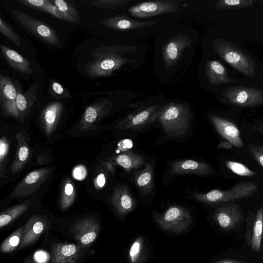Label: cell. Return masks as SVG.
I'll return each mask as SVG.
<instances>
[{
	"instance_id": "4fadbf2b",
	"label": "cell",
	"mask_w": 263,
	"mask_h": 263,
	"mask_svg": "<svg viewBox=\"0 0 263 263\" xmlns=\"http://www.w3.org/2000/svg\"><path fill=\"white\" fill-rule=\"evenodd\" d=\"M214 218L217 224L224 230H230L238 226L244 219L239 204L232 203L218 207Z\"/></svg>"
},
{
	"instance_id": "d590c367",
	"label": "cell",
	"mask_w": 263,
	"mask_h": 263,
	"mask_svg": "<svg viewBox=\"0 0 263 263\" xmlns=\"http://www.w3.org/2000/svg\"><path fill=\"white\" fill-rule=\"evenodd\" d=\"M226 165L233 173L239 176L252 177L256 175V172L240 162L228 161L226 162Z\"/></svg>"
},
{
	"instance_id": "5bb4252c",
	"label": "cell",
	"mask_w": 263,
	"mask_h": 263,
	"mask_svg": "<svg viewBox=\"0 0 263 263\" xmlns=\"http://www.w3.org/2000/svg\"><path fill=\"white\" fill-rule=\"evenodd\" d=\"M213 170L205 162L197 161L191 159H182L173 161L171 163L170 173L172 175H194L209 176Z\"/></svg>"
},
{
	"instance_id": "8d00e7d4",
	"label": "cell",
	"mask_w": 263,
	"mask_h": 263,
	"mask_svg": "<svg viewBox=\"0 0 263 263\" xmlns=\"http://www.w3.org/2000/svg\"><path fill=\"white\" fill-rule=\"evenodd\" d=\"M9 148L6 138L2 136L0 140V176L4 178L6 173V165Z\"/></svg>"
},
{
	"instance_id": "52a82bcc",
	"label": "cell",
	"mask_w": 263,
	"mask_h": 263,
	"mask_svg": "<svg viewBox=\"0 0 263 263\" xmlns=\"http://www.w3.org/2000/svg\"><path fill=\"white\" fill-rule=\"evenodd\" d=\"M51 168H44L28 174L10 195L11 199L24 198L35 192L48 178Z\"/></svg>"
},
{
	"instance_id": "b9f144b4",
	"label": "cell",
	"mask_w": 263,
	"mask_h": 263,
	"mask_svg": "<svg viewBox=\"0 0 263 263\" xmlns=\"http://www.w3.org/2000/svg\"><path fill=\"white\" fill-rule=\"evenodd\" d=\"M73 177L79 180L85 178L87 175V171L85 166L79 165L76 166L72 172Z\"/></svg>"
},
{
	"instance_id": "d6986e66",
	"label": "cell",
	"mask_w": 263,
	"mask_h": 263,
	"mask_svg": "<svg viewBox=\"0 0 263 263\" xmlns=\"http://www.w3.org/2000/svg\"><path fill=\"white\" fill-rule=\"evenodd\" d=\"M15 84L17 89L16 106L18 119L23 120L36 101L38 84H32L24 92H23L20 84H16V83Z\"/></svg>"
},
{
	"instance_id": "83f0119b",
	"label": "cell",
	"mask_w": 263,
	"mask_h": 263,
	"mask_svg": "<svg viewBox=\"0 0 263 263\" xmlns=\"http://www.w3.org/2000/svg\"><path fill=\"white\" fill-rule=\"evenodd\" d=\"M17 2L28 7L47 12L63 21L60 11L51 0H17Z\"/></svg>"
},
{
	"instance_id": "7c38bea8",
	"label": "cell",
	"mask_w": 263,
	"mask_h": 263,
	"mask_svg": "<svg viewBox=\"0 0 263 263\" xmlns=\"http://www.w3.org/2000/svg\"><path fill=\"white\" fill-rule=\"evenodd\" d=\"M161 108L157 105L148 106L132 117L121 120L117 126L122 129H141L158 119Z\"/></svg>"
},
{
	"instance_id": "f35d334b",
	"label": "cell",
	"mask_w": 263,
	"mask_h": 263,
	"mask_svg": "<svg viewBox=\"0 0 263 263\" xmlns=\"http://www.w3.org/2000/svg\"><path fill=\"white\" fill-rule=\"evenodd\" d=\"M0 31L17 46L21 45V40L17 33L2 17L0 18Z\"/></svg>"
},
{
	"instance_id": "ab89813d",
	"label": "cell",
	"mask_w": 263,
	"mask_h": 263,
	"mask_svg": "<svg viewBox=\"0 0 263 263\" xmlns=\"http://www.w3.org/2000/svg\"><path fill=\"white\" fill-rule=\"evenodd\" d=\"M50 94L58 99H63L70 97L69 91L57 81H53L50 85Z\"/></svg>"
},
{
	"instance_id": "e0dca14e",
	"label": "cell",
	"mask_w": 263,
	"mask_h": 263,
	"mask_svg": "<svg viewBox=\"0 0 263 263\" xmlns=\"http://www.w3.org/2000/svg\"><path fill=\"white\" fill-rule=\"evenodd\" d=\"M102 26L112 30L123 31L135 30L152 26L156 21H141L132 19L121 14L111 16L101 21Z\"/></svg>"
},
{
	"instance_id": "681fc988",
	"label": "cell",
	"mask_w": 263,
	"mask_h": 263,
	"mask_svg": "<svg viewBox=\"0 0 263 263\" xmlns=\"http://www.w3.org/2000/svg\"><path fill=\"white\" fill-rule=\"evenodd\" d=\"M262 226H263V213H262ZM262 241H263V233H262Z\"/></svg>"
},
{
	"instance_id": "5b68a950",
	"label": "cell",
	"mask_w": 263,
	"mask_h": 263,
	"mask_svg": "<svg viewBox=\"0 0 263 263\" xmlns=\"http://www.w3.org/2000/svg\"><path fill=\"white\" fill-rule=\"evenodd\" d=\"M11 11L13 17L20 24L37 38L51 46L61 45L59 36L50 26L22 11L12 9Z\"/></svg>"
},
{
	"instance_id": "60d3db41",
	"label": "cell",
	"mask_w": 263,
	"mask_h": 263,
	"mask_svg": "<svg viewBox=\"0 0 263 263\" xmlns=\"http://www.w3.org/2000/svg\"><path fill=\"white\" fill-rule=\"evenodd\" d=\"M248 149L254 160L263 168V146L249 143Z\"/></svg>"
},
{
	"instance_id": "cb8c5ba5",
	"label": "cell",
	"mask_w": 263,
	"mask_h": 263,
	"mask_svg": "<svg viewBox=\"0 0 263 263\" xmlns=\"http://www.w3.org/2000/svg\"><path fill=\"white\" fill-rule=\"evenodd\" d=\"M79 249L74 244L56 243L52 248V263H76L79 256Z\"/></svg>"
},
{
	"instance_id": "603a6c76",
	"label": "cell",
	"mask_w": 263,
	"mask_h": 263,
	"mask_svg": "<svg viewBox=\"0 0 263 263\" xmlns=\"http://www.w3.org/2000/svg\"><path fill=\"white\" fill-rule=\"evenodd\" d=\"M5 59L10 67L23 74L30 75L34 71L30 62L17 52L5 45H0Z\"/></svg>"
},
{
	"instance_id": "f546056e",
	"label": "cell",
	"mask_w": 263,
	"mask_h": 263,
	"mask_svg": "<svg viewBox=\"0 0 263 263\" xmlns=\"http://www.w3.org/2000/svg\"><path fill=\"white\" fill-rule=\"evenodd\" d=\"M58 8L62 16L63 21L70 23H78L80 15L76 8L69 2L64 0H51Z\"/></svg>"
},
{
	"instance_id": "ba28073f",
	"label": "cell",
	"mask_w": 263,
	"mask_h": 263,
	"mask_svg": "<svg viewBox=\"0 0 263 263\" xmlns=\"http://www.w3.org/2000/svg\"><path fill=\"white\" fill-rule=\"evenodd\" d=\"M178 7V2L176 1H150L130 7L128 9V12L136 17L146 18L163 13L175 12Z\"/></svg>"
},
{
	"instance_id": "ac0fdd59",
	"label": "cell",
	"mask_w": 263,
	"mask_h": 263,
	"mask_svg": "<svg viewBox=\"0 0 263 263\" xmlns=\"http://www.w3.org/2000/svg\"><path fill=\"white\" fill-rule=\"evenodd\" d=\"M109 200L120 215H124L131 211L136 205L134 197L125 185L116 186Z\"/></svg>"
},
{
	"instance_id": "484cf974",
	"label": "cell",
	"mask_w": 263,
	"mask_h": 263,
	"mask_svg": "<svg viewBox=\"0 0 263 263\" xmlns=\"http://www.w3.org/2000/svg\"><path fill=\"white\" fill-rule=\"evenodd\" d=\"M154 168L151 163L138 172L135 177L136 184L140 192L145 195L149 194L154 187Z\"/></svg>"
},
{
	"instance_id": "44dd1931",
	"label": "cell",
	"mask_w": 263,
	"mask_h": 263,
	"mask_svg": "<svg viewBox=\"0 0 263 263\" xmlns=\"http://www.w3.org/2000/svg\"><path fill=\"white\" fill-rule=\"evenodd\" d=\"M99 226L93 219L88 218L78 221L74 226V235L83 245H88L97 238Z\"/></svg>"
},
{
	"instance_id": "8992f818",
	"label": "cell",
	"mask_w": 263,
	"mask_h": 263,
	"mask_svg": "<svg viewBox=\"0 0 263 263\" xmlns=\"http://www.w3.org/2000/svg\"><path fill=\"white\" fill-rule=\"evenodd\" d=\"M222 97L228 103L241 107L263 105V89L246 86L226 88Z\"/></svg>"
},
{
	"instance_id": "74e56055",
	"label": "cell",
	"mask_w": 263,
	"mask_h": 263,
	"mask_svg": "<svg viewBox=\"0 0 263 263\" xmlns=\"http://www.w3.org/2000/svg\"><path fill=\"white\" fill-rule=\"evenodd\" d=\"M129 2L128 0H93L89 4L99 8L116 9L125 6Z\"/></svg>"
},
{
	"instance_id": "ffe728a7",
	"label": "cell",
	"mask_w": 263,
	"mask_h": 263,
	"mask_svg": "<svg viewBox=\"0 0 263 263\" xmlns=\"http://www.w3.org/2000/svg\"><path fill=\"white\" fill-rule=\"evenodd\" d=\"M16 139L17 141V147L14 159L11 165V171L13 174L18 173L24 167L29 161L31 151L25 131L17 133Z\"/></svg>"
},
{
	"instance_id": "9c48e42d",
	"label": "cell",
	"mask_w": 263,
	"mask_h": 263,
	"mask_svg": "<svg viewBox=\"0 0 263 263\" xmlns=\"http://www.w3.org/2000/svg\"><path fill=\"white\" fill-rule=\"evenodd\" d=\"M112 106V102L106 98L92 103L86 108L79 123V129L83 131L95 129L96 124L109 113Z\"/></svg>"
},
{
	"instance_id": "d6a6232c",
	"label": "cell",
	"mask_w": 263,
	"mask_h": 263,
	"mask_svg": "<svg viewBox=\"0 0 263 263\" xmlns=\"http://www.w3.org/2000/svg\"><path fill=\"white\" fill-rule=\"evenodd\" d=\"M76 195L74 186L72 181L67 179L63 183L60 196V205L62 209L65 210L73 203Z\"/></svg>"
},
{
	"instance_id": "bcb514c9",
	"label": "cell",
	"mask_w": 263,
	"mask_h": 263,
	"mask_svg": "<svg viewBox=\"0 0 263 263\" xmlns=\"http://www.w3.org/2000/svg\"><path fill=\"white\" fill-rule=\"evenodd\" d=\"M35 258L40 262H43L46 259V254L42 252H39L36 254Z\"/></svg>"
},
{
	"instance_id": "836d02e7",
	"label": "cell",
	"mask_w": 263,
	"mask_h": 263,
	"mask_svg": "<svg viewBox=\"0 0 263 263\" xmlns=\"http://www.w3.org/2000/svg\"><path fill=\"white\" fill-rule=\"evenodd\" d=\"M254 0H220L215 5L218 10H234L252 7Z\"/></svg>"
},
{
	"instance_id": "e575fe53",
	"label": "cell",
	"mask_w": 263,
	"mask_h": 263,
	"mask_svg": "<svg viewBox=\"0 0 263 263\" xmlns=\"http://www.w3.org/2000/svg\"><path fill=\"white\" fill-rule=\"evenodd\" d=\"M23 234L22 228L17 230L3 242L1 247V251L3 253L13 251L20 243Z\"/></svg>"
},
{
	"instance_id": "4dcf8cb0",
	"label": "cell",
	"mask_w": 263,
	"mask_h": 263,
	"mask_svg": "<svg viewBox=\"0 0 263 263\" xmlns=\"http://www.w3.org/2000/svg\"><path fill=\"white\" fill-rule=\"evenodd\" d=\"M44 228V223L41 220H31L24 231L21 247H25L31 243L43 232Z\"/></svg>"
},
{
	"instance_id": "ee69618b",
	"label": "cell",
	"mask_w": 263,
	"mask_h": 263,
	"mask_svg": "<svg viewBox=\"0 0 263 263\" xmlns=\"http://www.w3.org/2000/svg\"><path fill=\"white\" fill-rule=\"evenodd\" d=\"M140 250V243L138 241H136L132 246L129 251V255L133 260L137 256Z\"/></svg>"
},
{
	"instance_id": "3957f363",
	"label": "cell",
	"mask_w": 263,
	"mask_h": 263,
	"mask_svg": "<svg viewBox=\"0 0 263 263\" xmlns=\"http://www.w3.org/2000/svg\"><path fill=\"white\" fill-rule=\"evenodd\" d=\"M212 43L216 53L231 66L248 77H255L256 64L248 54L236 45L222 39H215Z\"/></svg>"
},
{
	"instance_id": "4316f807",
	"label": "cell",
	"mask_w": 263,
	"mask_h": 263,
	"mask_svg": "<svg viewBox=\"0 0 263 263\" xmlns=\"http://www.w3.org/2000/svg\"><path fill=\"white\" fill-rule=\"evenodd\" d=\"M115 160L119 166L126 171L139 168L145 163L142 156L130 151L118 155L115 158Z\"/></svg>"
},
{
	"instance_id": "6da1fadb",
	"label": "cell",
	"mask_w": 263,
	"mask_h": 263,
	"mask_svg": "<svg viewBox=\"0 0 263 263\" xmlns=\"http://www.w3.org/2000/svg\"><path fill=\"white\" fill-rule=\"evenodd\" d=\"M117 46H102L92 51L93 59L84 65L85 73L90 78L107 77L127 63Z\"/></svg>"
},
{
	"instance_id": "c3c4849f",
	"label": "cell",
	"mask_w": 263,
	"mask_h": 263,
	"mask_svg": "<svg viewBox=\"0 0 263 263\" xmlns=\"http://www.w3.org/2000/svg\"><path fill=\"white\" fill-rule=\"evenodd\" d=\"M257 130L263 134V122L260 124L259 127L257 128Z\"/></svg>"
},
{
	"instance_id": "f1b7e54d",
	"label": "cell",
	"mask_w": 263,
	"mask_h": 263,
	"mask_svg": "<svg viewBox=\"0 0 263 263\" xmlns=\"http://www.w3.org/2000/svg\"><path fill=\"white\" fill-rule=\"evenodd\" d=\"M190 218L189 213L186 209L179 206H173L168 208L159 219L165 223H175L185 222Z\"/></svg>"
},
{
	"instance_id": "277c9868",
	"label": "cell",
	"mask_w": 263,
	"mask_h": 263,
	"mask_svg": "<svg viewBox=\"0 0 263 263\" xmlns=\"http://www.w3.org/2000/svg\"><path fill=\"white\" fill-rule=\"evenodd\" d=\"M258 189V185L255 182H242L227 190H213L206 193H194L193 197L206 204L221 203L252 196Z\"/></svg>"
},
{
	"instance_id": "1f68e13d",
	"label": "cell",
	"mask_w": 263,
	"mask_h": 263,
	"mask_svg": "<svg viewBox=\"0 0 263 263\" xmlns=\"http://www.w3.org/2000/svg\"><path fill=\"white\" fill-rule=\"evenodd\" d=\"M31 205L29 201L16 205L2 213L0 216V227L9 224L15 218L25 212Z\"/></svg>"
},
{
	"instance_id": "d4e9b609",
	"label": "cell",
	"mask_w": 263,
	"mask_h": 263,
	"mask_svg": "<svg viewBox=\"0 0 263 263\" xmlns=\"http://www.w3.org/2000/svg\"><path fill=\"white\" fill-rule=\"evenodd\" d=\"M205 76L209 83L213 85L230 83L235 81L228 76L226 68L220 62L215 60L206 61Z\"/></svg>"
},
{
	"instance_id": "7402d4cb",
	"label": "cell",
	"mask_w": 263,
	"mask_h": 263,
	"mask_svg": "<svg viewBox=\"0 0 263 263\" xmlns=\"http://www.w3.org/2000/svg\"><path fill=\"white\" fill-rule=\"evenodd\" d=\"M61 102L54 101L49 104L42 111L41 121L47 135L51 134L57 126L63 112Z\"/></svg>"
},
{
	"instance_id": "2e32d148",
	"label": "cell",
	"mask_w": 263,
	"mask_h": 263,
	"mask_svg": "<svg viewBox=\"0 0 263 263\" xmlns=\"http://www.w3.org/2000/svg\"><path fill=\"white\" fill-rule=\"evenodd\" d=\"M191 44L186 35H179L166 44L163 48V60L165 67L169 68L175 65L182 51Z\"/></svg>"
},
{
	"instance_id": "8fae6325",
	"label": "cell",
	"mask_w": 263,
	"mask_h": 263,
	"mask_svg": "<svg viewBox=\"0 0 263 263\" xmlns=\"http://www.w3.org/2000/svg\"><path fill=\"white\" fill-rule=\"evenodd\" d=\"M263 205L259 208L255 215L249 214L247 219L246 238L247 243L256 253L260 251L262 239Z\"/></svg>"
},
{
	"instance_id": "30bf717a",
	"label": "cell",
	"mask_w": 263,
	"mask_h": 263,
	"mask_svg": "<svg viewBox=\"0 0 263 263\" xmlns=\"http://www.w3.org/2000/svg\"><path fill=\"white\" fill-rule=\"evenodd\" d=\"M17 89L11 80L8 77L0 74V104L2 112L7 116L18 119L16 106Z\"/></svg>"
},
{
	"instance_id": "f6af8a7d",
	"label": "cell",
	"mask_w": 263,
	"mask_h": 263,
	"mask_svg": "<svg viewBox=\"0 0 263 263\" xmlns=\"http://www.w3.org/2000/svg\"><path fill=\"white\" fill-rule=\"evenodd\" d=\"M233 145L228 141H223L219 143L217 147L219 149H229L233 147Z\"/></svg>"
},
{
	"instance_id": "9a60e30c",
	"label": "cell",
	"mask_w": 263,
	"mask_h": 263,
	"mask_svg": "<svg viewBox=\"0 0 263 263\" xmlns=\"http://www.w3.org/2000/svg\"><path fill=\"white\" fill-rule=\"evenodd\" d=\"M209 118L213 126L222 138L237 148L243 147L239 130L233 122L216 115H210Z\"/></svg>"
},
{
	"instance_id": "7a4b0ae2",
	"label": "cell",
	"mask_w": 263,
	"mask_h": 263,
	"mask_svg": "<svg viewBox=\"0 0 263 263\" xmlns=\"http://www.w3.org/2000/svg\"><path fill=\"white\" fill-rule=\"evenodd\" d=\"M191 117L185 103L173 102L161 106L158 120L169 137L178 138L189 128Z\"/></svg>"
},
{
	"instance_id": "f907efd6",
	"label": "cell",
	"mask_w": 263,
	"mask_h": 263,
	"mask_svg": "<svg viewBox=\"0 0 263 263\" xmlns=\"http://www.w3.org/2000/svg\"><path fill=\"white\" fill-rule=\"evenodd\" d=\"M27 263H32V262H31V261H29V262H28Z\"/></svg>"
},
{
	"instance_id": "7dc6e473",
	"label": "cell",
	"mask_w": 263,
	"mask_h": 263,
	"mask_svg": "<svg viewBox=\"0 0 263 263\" xmlns=\"http://www.w3.org/2000/svg\"><path fill=\"white\" fill-rule=\"evenodd\" d=\"M215 263H242V262L238 261H236V260H234L224 259V260H221L218 261Z\"/></svg>"
},
{
	"instance_id": "7bdbcfd3",
	"label": "cell",
	"mask_w": 263,
	"mask_h": 263,
	"mask_svg": "<svg viewBox=\"0 0 263 263\" xmlns=\"http://www.w3.org/2000/svg\"><path fill=\"white\" fill-rule=\"evenodd\" d=\"M106 177L104 173H101L98 174L95 180V185L97 189L102 188L106 183Z\"/></svg>"
}]
</instances>
